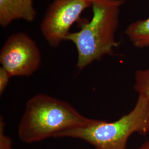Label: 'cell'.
Instances as JSON below:
<instances>
[{
    "label": "cell",
    "mask_w": 149,
    "mask_h": 149,
    "mask_svg": "<svg viewBox=\"0 0 149 149\" xmlns=\"http://www.w3.org/2000/svg\"><path fill=\"white\" fill-rule=\"evenodd\" d=\"M93 120L66 102L39 94L27 102L18 134L23 142L29 144L55 138L65 131L87 126Z\"/></svg>",
    "instance_id": "obj_1"
},
{
    "label": "cell",
    "mask_w": 149,
    "mask_h": 149,
    "mask_svg": "<svg viewBox=\"0 0 149 149\" xmlns=\"http://www.w3.org/2000/svg\"><path fill=\"white\" fill-rule=\"evenodd\" d=\"M124 0H92L93 16L83 23L80 31L70 33L66 40L74 43L77 52L76 68L81 71L106 55L112 54L118 46L115 34L120 7Z\"/></svg>",
    "instance_id": "obj_2"
},
{
    "label": "cell",
    "mask_w": 149,
    "mask_h": 149,
    "mask_svg": "<svg viewBox=\"0 0 149 149\" xmlns=\"http://www.w3.org/2000/svg\"><path fill=\"white\" fill-rule=\"evenodd\" d=\"M149 133V96L139 94L133 109L113 122L93 119L88 125L72 129L55 138L80 139L95 149H127L129 137L134 133Z\"/></svg>",
    "instance_id": "obj_3"
},
{
    "label": "cell",
    "mask_w": 149,
    "mask_h": 149,
    "mask_svg": "<svg viewBox=\"0 0 149 149\" xmlns=\"http://www.w3.org/2000/svg\"><path fill=\"white\" fill-rule=\"evenodd\" d=\"M92 0H54L40 24V31L50 46L57 47L71 32L82 12L92 7Z\"/></svg>",
    "instance_id": "obj_4"
},
{
    "label": "cell",
    "mask_w": 149,
    "mask_h": 149,
    "mask_svg": "<svg viewBox=\"0 0 149 149\" xmlns=\"http://www.w3.org/2000/svg\"><path fill=\"white\" fill-rule=\"evenodd\" d=\"M0 63L12 76H30L41 64V54L36 43L27 33L10 35L0 51Z\"/></svg>",
    "instance_id": "obj_5"
},
{
    "label": "cell",
    "mask_w": 149,
    "mask_h": 149,
    "mask_svg": "<svg viewBox=\"0 0 149 149\" xmlns=\"http://www.w3.org/2000/svg\"><path fill=\"white\" fill-rule=\"evenodd\" d=\"M37 12L33 0H0V25L8 27L12 22L23 19L34 21Z\"/></svg>",
    "instance_id": "obj_6"
},
{
    "label": "cell",
    "mask_w": 149,
    "mask_h": 149,
    "mask_svg": "<svg viewBox=\"0 0 149 149\" xmlns=\"http://www.w3.org/2000/svg\"><path fill=\"white\" fill-rule=\"evenodd\" d=\"M125 34L135 47H149V17L129 24L125 30Z\"/></svg>",
    "instance_id": "obj_7"
},
{
    "label": "cell",
    "mask_w": 149,
    "mask_h": 149,
    "mask_svg": "<svg viewBox=\"0 0 149 149\" xmlns=\"http://www.w3.org/2000/svg\"><path fill=\"white\" fill-rule=\"evenodd\" d=\"M134 90L138 94L149 96V69L135 71Z\"/></svg>",
    "instance_id": "obj_8"
},
{
    "label": "cell",
    "mask_w": 149,
    "mask_h": 149,
    "mask_svg": "<svg viewBox=\"0 0 149 149\" xmlns=\"http://www.w3.org/2000/svg\"><path fill=\"white\" fill-rule=\"evenodd\" d=\"M5 123L3 119L1 117L0 119V149H12V142L11 139L5 134Z\"/></svg>",
    "instance_id": "obj_9"
},
{
    "label": "cell",
    "mask_w": 149,
    "mask_h": 149,
    "mask_svg": "<svg viewBox=\"0 0 149 149\" xmlns=\"http://www.w3.org/2000/svg\"><path fill=\"white\" fill-rule=\"evenodd\" d=\"M11 77L9 73L2 67L0 68V94L2 95L8 85Z\"/></svg>",
    "instance_id": "obj_10"
},
{
    "label": "cell",
    "mask_w": 149,
    "mask_h": 149,
    "mask_svg": "<svg viewBox=\"0 0 149 149\" xmlns=\"http://www.w3.org/2000/svg\"><path fill=\"white\" fill-rule=\"evenodd\" d=\"M138 149H149V141L145 142Z\"/></svg>",
    "instance_id": "obj_11"
}]
</instances>
